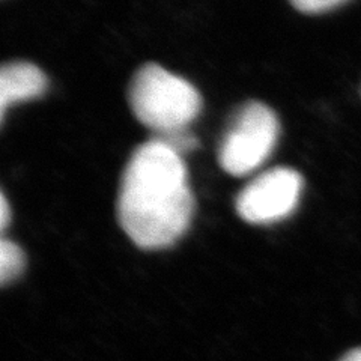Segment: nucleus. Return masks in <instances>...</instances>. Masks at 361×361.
I'll return each mask as SVG.
<instances>
[{"label":"nucleus","mask_w":361,"mask_h":361,"mask_svg":"<svg viewBox=\"0 0 361 361\" xmlns=\"http://www.w3.org/2000/svg\"><path fill=\"white\" fill-rule=\"evenodd\" d=\"M11 221V208L9 202L5 195H2V200H0V228L5 231Z\"/></svg>","instance_id":"nucleus-8"},{"label":"nucleus","mask_w":361,"mask_h":361,"mask_svg":"<svg viewBox=\"0 0 361 361\" xmlns=\"http://www.w3.org/2000/svg\"><path fill=\"white\" fill-rule=\"evenodd\" d=\"M302 176L289 167H276L256 176L236 197L240 217L253 224H271L295 211L302 193Z\"/></svg>","instance_id":"nucleus-4"},{"label":"nucleus","mask_w":361,"mask_h":361,"mask_svg":"<svg viewBox=\"0 0 361 361\" xmlns=\"http://www.w3.org/2000/svg\"><path fill=\"white\" fill-rule=\"evenodd\" d=\"M47 90V77L37 65L11 62L0 71V118L5 119L11 106L39 98Z\"/></svg>","instance_id":"nucleus-5"},{"label":"nucleus","mask_w":361,"mask_h":361,"mask_svg":"<svg viewBox=\"0 0 361 361\" xmlns=\"http://www.w3.org/2000/svg\"><path fill=\"white\" fill-rule=\"evenodd\" d=\"M25 253L21 248L8 240H2L0 243V281L2 285H8L16 280L21 271L25 269Z\"/></svg>","instance_id":"nucleus-6"},{"label":"nucleus","mask_w":361,"mask_h":361,"mask_svg":"<svg viewBox=\"0 0 361 361\" xmlns=\"http://www.w3.org/2000/svg\"><path fill=\"white\" fill-rule=\"evenodd\" d=\"M290 5L304 14H322L343 5L348 0H289Z\"/></svg>","instance_id":"nucleus-7"},{"label":"nucleus","mask_w":361,"mask_h":361,"mask_svg":"<svg viewBox=\"0 0 361 361\" xmlns=\"http://www.w3.org/2000/svg\"><path fill=\"white\" fill-rule=\"evenodd\" d=\"M193 209L183 157L157 139L139 146L118 195V220L130 240L145 250L171 247L187 232Z\"/></svg>","instance_id":"nucleus-1"},{"label":"nucleus","mask_w":361,"mask_h":361,"mask_svg":"<svg viewBox=\"0 0 361 361\" xmlns=\"http://www.w3.org/2000/svg\"><path fill=\"white\" fill-rule=\"evenodd\" d=\"M279 119L268 106L252 101L235 113L219 149L224 172L244 176L261 166L279 139Z\"/></svg>","instance_id":"nucleus-3"},{"label":"nucleus","mask_w":361,"mask_h":361,"mask_svg":"<svg viewBox=\"0 0 361 361\" xmlns=\"http://www.w3.org/2000/svg\"><path fill=\"white\" fill-rule=\"evenodd\" d=\"M338 361H361V349H354V351L348 353L345 357H342Z\"/></svg>","instance_id":"nucleus-9"},{"label":"nucleus","mask_w":361,"mask_h":361,"mask_svg":"<svg viewBox=\"0 0 361 361\" xmlns=\"http://www.w3.org/2000/svg\"><path fill=\"white\" fill-rule=\"evenodd\" d=\"M128 99L134 116L160 135L185 130L202 109L197 89L157 63L139 68Z\"/></svg>","instance_id":"nucleus-2"}]
</instances>
